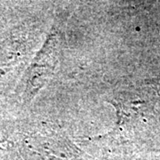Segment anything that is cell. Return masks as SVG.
<instances>
[{
  "instance_id": "6da1fadb",
  "label": "cell",
  "mask_w": 160,
  "mask_h": 160,
  "mask_svg": "<svg viewBox=\"0 0 160 160\" xmlns=\"http://www.w3.org/2000/svg\"><path fill=\"white\" fill-rule=\"evenodd\" d=\"M61 43L60 29L54 26L29 69L26 89L30 97L44 86L53 73L59 60Z\"/></svg>"
},
{
  "instance_id": "7a4b0ae2",
  "label": "cell",
  "mask_w": 160,
  "mask_h": 160,
  "mask_svg": "<svg viewBox=\"0 0 160 160\" xmlns=\"http://www.w3.org/2000/svg\"><path fill=\"white\" fill-rule=\"evenodd\" d=\"M37 147L42 160H90L69 139L58 133L37 138Z\"/></svg>"
}]
</instances>
